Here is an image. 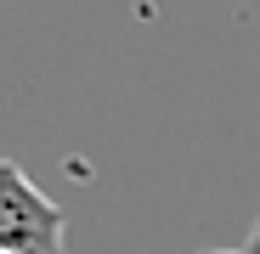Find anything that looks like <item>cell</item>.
<instances>
[{
	"label": "cell",
	"instance_id": "3",
	"mask_svg": "<svg viewBox=\"0 0 260 254\" xmlns=\"http://www.w3.org/2000/svg\"><path fill=\"white\" fill-rule=\"evenodd\" d=\"M204 254H249V248H204Z\"/></svg>",
	"mask_w": 260,
	"mask_h": 254
},
{
	"label": "cell",
	"instance_id": "1",
	"mask_svg": "<svg viewBox=\"0 0 260 254\" xmlns=\"http://www.w3.org/2000/svg\"><path fill=\"white\" fill-rule=\"evenodd\" d=\"M68 215L17 164L0 158V254H62Z\"/></svg>",
	"mask_w": 260,
	"mask_h": 254
},
{
	"label": "cell",
	"instance_id": "2",
	"mask_svg": "<svg viewBox=\"0 0 260 254\" xmlns=\"http://www.w3.org/2000/svg\"><path fill=\"white\" fill-rule=\"evenodd\" d=\"M249 254H260V221H254V232H249Z\"/></svg>",
	"mask_w": 260,
	"mask_h": 254
}]
</instances>
